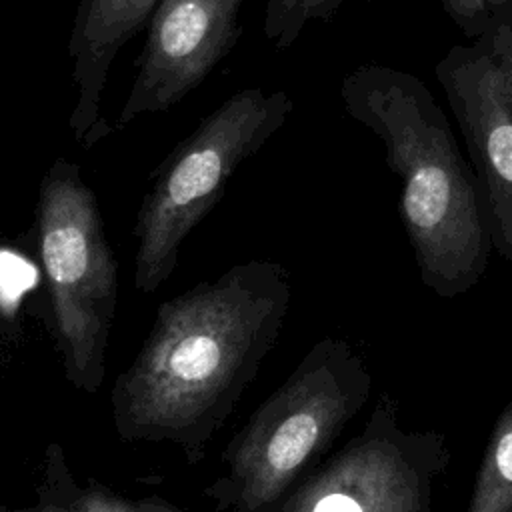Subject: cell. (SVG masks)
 <instances>
[{"instance_id":"6da1fadb","label":"cell","mask_w":512,"mask_h":512,"mask_svg":"<svg viewBox=\"0 0 512 512\" xmlns=\"http://www.w3.org/2000/svg\"><path fill=\"white\" fill-rule=\"evenodd\" d=\"M288 304L286 270L262 260L234 264L162 302L112 386L118 436L170 442L200 460L276 344Z\"/></svg>"},{"instance_id":"7a4b0ae2","label":"cell","mask_w":512,"mask_h":512,"mask_svg":"<svg viewBox=\"0 0 512 512\" xmlns=\"http://www.w3.org/2000/svg\"><path fill=\"white\" fill-rule=\"evenodd\" d=\"M346 114L384 146L400 180V216L422 284L440 298L468 292L486 272L488 214L472 168L426 84L388 64L356 66L340 86Z\"/></svg>"},{"instance_id":"3957f363","label":"cell","mask_w":512,"mask_h":512,"mask_svg":"<svg viewBox=\"0 0 512 512\" xmlns=\"http://www.w3.org/2000/svg\"><path fill=\"white\" fill-rule=\"evenodd\" d=\"M370 390L356 348L320 340L228 444L224 474L206 496L220 510L268 512L366 406Z\"/></svg>"},{"instance_id":"277c9868","label":"cell","mask_w":512,"mask_h":512,"mask_svg":"<svg viewBox=\"0 0 512 512\" xmlns=\"http://www.w3.org/2000/svg\"><path fill=\"white\" fill-rule=\"evenodd\" d=\"M294 102L284 90L244 88L212 110L162 162L134 224V286L156 292L182 242L222 198L236 168L282 128Z\"/></svg>"},{"instance_id":"5b68a950","label":"cell","mask_w":512,"mask_h":512,"mask_svg":"<svg viewBox=\"0 0 512 512\" xmlns=\"http://www.w3.org/2000/svg\"><path fill=\"white\" fill-rule=\"evenodd\" d=\"M38 248L50 286L54 330L66 378L98 392L118 304V264L104 222L80 168L56 158L40 184Z\"/></svg>"},{"instance_id":"8992f818","label":"cell","mask_w":512,"mask_h":512,"mask_svg":"<svg viewBox=\"0 0 512 512\" xmlns=\"http://www.w3.org/2000/svg\"><path fill=\"white\" fill-rule=\"evenodd\" d=\"M450 460L444 434L406 428L398 400L382 394L362 430L268 512H434Z\"/></svg>"},{"instance_id":"52a82bcc","label":"cell","mask_w":512,"mask_h":512,"mask_svg":"<svg viewBox=\"0 0 512 512\" xmlns=\"http://www.w3.org/2000/svg\"><path fill=\"white\" fill-rule=\"evenodd\" d=\"M434 74L464 134L492 246L512 264V84L476 42L452 46Z\"/></svg>"},{"instance_id":"ba28073f","label":"cell","mask_w":512,"mask_h":512,"mask_svg":"<svg viewBox=\"0 0 512 512\" xmlns=\"http://www.w3.org/2000/svg\"><path fill=\"white\" fill-rule=\"evenodd\" d=\"M244 0H160L146 24L136 76L114 128L188 96L240 38Z\"/></svg>"},{"instance_id":"9c48e42d","label":"cell","mask_w":512,"mask_h":512,"mask_svg":"<svg viewBox=\"0 0 512 512\" xmlns=\"http://www.w3.org/2000/svg\"><path fill=\"white\" fill-rule=\"evenodd\" d=\"M160 0H80L68 54L78 98L70 112V130L84 148H92L110 128L100 118L102 92L112 60L140 32Z\"/></svg>"},{"instance_id":"30bf717a","label":"cell","mask_w":512,"mask_h":512,"mask_svg":"<svg viewBox=\"0 0 512 512\" xmlns=\"http://www.w3.org/2000/svg\"><path fill=\"white\" fill-rule=\"evenodd\" d=\"M10 512V510H8ZM20 512H182L162 500H128L106 488H82L68 480L58 446H50L44 466V482L38 488V502Z\"/></svg>"},{"instance_id":"8fae6325","label":"cell","mask_w":512,"mask_h":512,"mask_svg":"<svg viewBox=\"0 0 512 512\" xmlns=\"http://www.w3.org/2000/svg\"><path fill=\"white\" fill-rule=\"evenodd\" d=\"M512 510V402L494 422L466 512Z\"/></svg>"},{"instance_id":"7c38bea8","label":"cell","mask_w":512,"mask_h":512,"mask_svg":"<svg viewBox=\"0 0 512 512\" xmlns=\"http://www.w3.org/2000/svg\"><path fill=\"white\" fill-rule=\"evenodd\" d=\"M346 0H268L264 34L278 50L290 48L306 24L328 20Z\"/></svg>"},{"instance_id":"4fadbf2b","label":"cell","mask_w":512,"mask_h":512,"mask_svg":"<svg viewBox=\"0 0 512 512\" xmlns=\"http://www.w3.org/2000/svg\"><path fill=\"white\" fill-rule=\"evenodd\" d=\"M444 12L476 40L498 18L512 12V0H440Z\"/></svg>"},{"instance_id":"5bb4252c","label":"cell","mask_w":512,"mask_h":512,"mask_svg":"<svg viewBox=\"0 0 512 512\" xmlns=\"http://www.w3.org/2000/svg\"><path fill=\"white\" fill-rule=\"evenodd\" d=\"M472 42L480 44L492 56V60L512 84V12L498 18L482 36Z\"/></svg>"},{"instance_id":"9a60e30c","label":"cell","mask_w":512,"mask_h":512,"mask_svg":"<svg viewBox=\"0 0 512 512\" xmlns=\"http://www.w3.org/2000/svg\"><path fill=\"white\" fill-rule=\"evenodd\" d=\"M0 512H8V510H4V508H2V506H0Z\"/></svg>"},{"instance_id":"2e32d148","label":"cell","mask_w":512,"mask_h":512,"mask_svg":"<svg viewBox=\"0 0 512 512\" xmlns=\"http://www.w3.org/2000/svg\"><path fill=\"white\" fill-rule=\"evenodd\" d=\"M510 512H512V510H510Z\"/></svg>"}]
</instances>
